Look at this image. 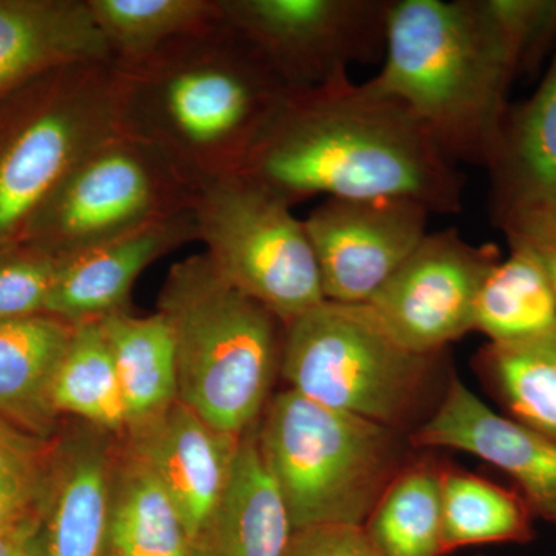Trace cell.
Wrapping results in <instances>:
<instances>
[{"label":"cell","mask_w":556,"mask_h":556,"mask_svg":"<svg viewBox=\"0 0 556 556\" xmlns=\"http://www.w3.org/2000/svg\"><path fill=\"white\" fill-rule=\"evenodd\" d=\"M240 174L294 207L314 197L463 207L464 175L404 104L350 76L291 91Z\"/></svg>","instance_id":"obj_1"},{"label":"cell","mask_w":556,"mask_h":556,"mask_svg":"<svg viewBox=\"0 0 556 556\" xmlns=\"http://www.w3.org/2000/svg\"><path fill=\"white\" fill-rule=\"evenodd\" d=\"M116 65L119 127L197 186L240 174L291 90L225 21Z\"/></svg>","instance_id":"obj_2"},{"label":"cell","mask_w":556,"mask_h":556,"mask_svg":"<svg viewBox=\"0 0 556 556\" xmlns=\"http://www.w3.org/2000/svg\"><path fill=\"white\" fill-rule=\"evenodd\" d=\"M383 58L369 89L404 104L448 160L489 166L518 73L477 0H390Z\"/></svg>","instance_id":"obj_3"},{"label":"cell","mask_w":556,"mask_h":556,"mask_svg":"<svg viewBox=\"0 0 556 556\" xmlns=\"http://www.w3.org/2000/svg\"><path fill=\"white\" fill-rule=\"evenodd\" d=\"M156 313L174 338L178 401L218 431L243 437L280 375L287 325L230 285L204 252L172 266Z\"/></svg>","instance_id":"obj_4"},{"label":"cell","mask_w":556,"mask_h":556,"mask_svg":"<svg viewBox=\"0 0 556 556\" xmlns=\"http://www.w3.org/2000/svg\"><path fill=\"white\" fill-rule=\"evenodd\" d=\"M257 442L292 527H364L405 463L401 431L300 396L278 393Z\"/></svg>","instance_id":"obj_5"},{"label":"cell","mask_w":556,"mask_h":556,"mask_svg":"<svg viewBox=\"0 0 556 556\" xmlns=\"http://www.w3.org/2000/svg\"><path fill=\"white\" fill-rule=\"evenodd\" d=\"M115 62L72 65L0 100V254L84 155L118 134Z\"/></svg>","instance_id":"obj_6"},{"label":"cell","mask_w":556,"mask_h":556,"mask_svg":"<svg viewBox=\"0 0 556 556\" xmlns=\"http://www.w3.org/2000/svg\"><path fill=\"white\" fill-rule=\"evenodd\" d=\"M438 357L402 345L365 303L325 300L287 324L280 376L300 396L404 433Z\"/></svg>","instance_id":"obj_7"},{"label":"cell","mask_w":556,"mask_h":556,"mask_svg":"<svg viewBox=\"0 0 556 556\" xmlns=\"http://www.w3.org/2000/svg\"><path fill=\"white\" fill-rule=\"evenodd\" d=\"M197 195L199 188L159 149L119 130L62 178L21 244L64 262L192 211Z\"/></svg>","instance_id":"obj_8"},{"label":"cell","mask_w":556,"mask_h":556,"mask_svg":"<svg viewBox=\"0 0 556 556\" xmlns=\"http://www.w3.org/2000/svg\"><path fill=\"white\" fill-rule=\"evenodd\" d=\"M193 215L215 269L285 325L325 302L305 223L262 182L244 174L208 181Z\"/></svg>","instance_id":"obj_9"},{"label":"cell","mask_w":556,"mask_h":556,"mask_svg":"<svg viewBox=\"0 0 556 556\" xmlns=\"http://www.w3.org/2000/svg\"><path fill=\"white\" fill-rule=\"evenodd\" d=\"M390 0H218L222 20L291 91L316 89L386 51Z\"/></svg>","instance_id":"obj_10"},{"label":"cell","mask_w":556,"mask_h":556,"mask_svg":"<svg viewBox=\"0 0 556 556\" xmlns=\"http://www.w3.org/2000/svg\"><path fill=\"white\" fill-rule=\"evenodd\" d=\"M501 258L496 244H471L455 228L428 232L365 305L408 350L441 354L473 331L479 291Z\"/></svg>","instance_id":"obj_11"},{"label":"cell","mask_w":556,"mask_h":556,"mask_svg":"<svg viewBox=\"0 0 556 556\" xmlns=\"http://www.w3.org/2000/svg\"><path fill=\"white\" fill-rule=\"evenodd\" d=\"M431 212L405 199H327L303 219L325 300L364 305L427 236Z\"/></svg>","instance_id":"obj_12"},{"label":"cell","mask_w":556,"mask_h":556,"mask_svg":"<svg viewBox=\"0 0 556 556\" xmlns=\"http://www.w3.org/2000/svg\"><path fill=\"white\" fill-rule=\"evenodd\" d=\"M412 448H448L479 457L514 479L535 517L556 525V442L500 415L456 376L433 415L407 434Z\"/></svg>","instance_id":"obj_13"},{"label":"cell","mask_w":556,"mask_h":556,"mask_svg":"<svg viewBox=\"0 0 556 556\" xmlns=\"http://www.w3.org/2000/svg\"><path fill=\"white\" fill-rule=\"evenodd\" d=\"M127 447L141 457L177 507L189 541L211 517L228 484L241 437L223 433L175 401L127 431Z\"/></svg>","instance_id":"obj_14"},{"label":"cell","mask_w":556,"mask_h":556,"mask_svg":"<svg viewBox=\"0 0 556 556\" xmlns=\"http://www.w3.org/2000/svg\"><path fill=\"white\" fill-rule=\"evenodd\" d=\"M192 241H199L193 208L64 260L46 314L79 325L124 313L139 276Z\"/></svg>","instance_id":"obj_15"},{"label":"cell","mask_w":556,"mask_h":556,"mask_svg":"<svg viewBox=\"0 0 556 556\" xmlns=\"http://www.w3.org/2000/svg\"><path fill=\"white\" fill-rule=\"evenodd\" d=\"M113 62L89 0H0V100L72 65Z\"/></svg>","instance_id":"obj_16"},{"label":"cell","mask_w":556,"mask_h":556,"mask_svg":"<svg viewBox=\"0 0 556 556\" xmlns=\"http://www.w3.org/2000/svg\"><path fill=\"white\" fill-rule=\"evenodd\" d=\"M110 437L91 427L51 456L43 507L47 556H102L115 460Z\"/></svg>","instance_id":"obj_17"},{"label":"cell","mask_w":556,"mask_h":556,"mask_svg":"<svg viewBox=\"0 0 556 556\" xmlns=\"http://www.w3.org/2000/svg\"><path fill=\"white\" fill-rule=\"evenodd\" d=\"M252 428L241 437L217 506L190 541V556H285L287 552L294 527Z\"/></svg>","instance_id":"obj_18"},{"label":"cell","mask_w":556,"mask_h":556,"mask_svg":"<svg viewBox=\"0 0 556 556\" xmlns=\"http://www.w3.org/2000/svg\"><path fill=\"white\" fill-rule=\"evenodd\" d=\"M486 169L496 222L521 208L556 207V49L535 93L508 110Z\"/></svg>","instance_id":"obj_19"},{"label":"cell","mask_w":556,"mask_h":556,"mask_svg":"<svg viewBox=\"0 0 556 556\" xmlns=\"http://www.w3.org/2000/svg\"><path fill=\"white\" fill-rule=\"evenodd\" d=\"M75 325L40 316L0 321V420L47 437L56 420L51 383Z\"/></svg>","instance_id":"obj_20"},{"label":"cell","mask_w":556,"mask_h":556,"mask_svg":"<svg viewBox=\"0 0 556 556\" xmlns=\"http://www.w3.org/2000/svg\"><path fill=\"white\" fill-rule=\"evenodd\" d=\"M113 460L102 556H190L174 501L152 468L129 447Z\"/></svg>","instance_id":"obj_21"},{"label":"cell","mask_w":556,"mask_h":556,"mask_svg":"<svg viewBox=\"0 0 556 556\" xmlns=\"http://www.w3.org/2000/svg\"><path fill=\"white\" fill-rule=\"evenodd\" d=\"M101 325L118 375L130 431L178 401L174 338L160 313L139 317L124 311L102 318Z\"/></svg>","instance_id":"obj_22"},{"label":"cell","mask_w":556,"mask_h":556,"mask_svg":"<svg viewBox=\"0 0 556 556\" xmlns=\"http://www.w3.org/2000/svg\"><path fill=\"white\" fill-rule=\"evenodd\" d=\"M473 367L506 416L556 442V328L533 338L486 342Z\"/></svg>","instance_id":"obj_23"},{"label":"cell","mask_w":556,"mask_h":556,"mask_svg":"<svg viewBox=\"0 0 556 556\" xmlns=\"http://www.w3.org/2000/svg\"><path fill=\"white\" fill-rule=\"evenodd\" d=\"M442 547L526 544L535 538L533 514L518 490L484 477L442 466Z\"/></svg>","instance_id":"obj_24"},{"label":"cell","mask_w":556,"mask_h":556,"mask_svg":"<svg viewBox=\"0 0 556 556\" xmlns=\"http://www.w3.org/2000/svg\"><path fill=\"white\" fill-rule=\"evenodd\" d=\"M51 407L56 415L79 417L87 426L126 437V405L101 320L75 325L51 383Z\"/></svg>","instance_id":"obj_25"},{"label":"cell","mask_w":556,"mask_h":556,"mask_svg":"<svg viewBox=\"0 0 556 556\" xmlns=\"http://www.w3.org/2000/svg\"><path fill=\"white\" fill-rule=\"evenodd\" d=\"M507 258L490 269L479 291L473 331L489 342L533 338L556 328V298L535 255L508 243Z\"/></svg>","instance_id":"obj_26"},{"label":"cell","mask_w":556,"mask_h":556,"mask_svg":"<svg viewBox=\"0 0 556 556\" xmlns=\"http://www.w3.org/2000/svg\"><path fill=\"white\" fill-rule=\"evenodd\" d=\"M441 475L433 460L407 463L387 486L364 525L380 556H445Z\"/></svg>","instance_id":"obj_27"},{"label":"cell","mask_w":556,"mask_h":556,"mask_svg":"<svg viewBox=\"0 0 556 556\" xmlns=\"http://www.w3.org/2000/svg\"><path fill=\"white\" fill-rule=\"evenodd\" d=\"M113 62L137 64L222 20L218 0H89Z\"/></svg>","instance_id":"obj_28"},{"label":"cell","mask_w":556,"mask_h":556,"mask_svg":"<svg viewBox=\"0 0 556 556\" xmlns=\"http://www.w3.org/2000/svg\"><path fill=\"white\" fill-rule=\"evenodd\" d=\"M518 76L533 75L556 49V0H477Z\"/></svg>","instance_id":"obj_29"},{"label":"cell","mask_w":556,"mask_h":556,"mask_svg":"<svg viewBox=\"0 0 556 556\" xmlns=\"http://www.w3.org/2000/svg\"><path fill=\"white\" fill-rule=\"evenodd\" d=\"M60 260L17 244L0 254V321L46 314Z\"/></svg>","instance_id":"obj_30"},{"label":"cell","mask_w":556,"mask_h":556,"mask_svg":"<svg viewBox=\"0 0 556 556\" xmlns=\"http://www.w3.org/2000/svg\"><path fill=\"white\" fill-rule=\"evenodd\" d=\"M496 223L507 243L521 244L535 255L556 298V207L521 208Z\"/></svg>","instance_id":"obj_31"},{"label":"cell","mask_w":556,"mask_h":556,"mask_svg":"<svg viewBox=\"0 0 556 556\" xmlns=\"http://www.w3.org/2000/svg\"><path fill=\"white\" fill-rule=\"evenodd\" d=\"M285 556H380L364 527L318 525L292 532Z\"/></svg>","instance_id":"obj_32"},{"label":"cell","mask_w":556,"mask_h":556,"mask_svg":"<svg viewBox=\"0 0 556 556\" xmlns=\"http://www.w3.org/2000/svg\"><path fill=\"white\" fill-rule=\"evenodd\" d=\"M49 455L38 439L0 420V477L39 463Z\"/></svg>","instance_id":"obj_33"},{"label":"cell","mask_w":556,"mask_h":556,"mask_svg":"<svg viewBox=\"0 0 556 556\" xmlns=\"http://www.w3.org/2000/svg\"><path fill=\"white\" fill-rule=\"evenodd\" d=\"M0 556H47L43 508L0 530Z\"/></svg>","instance_id":"obj_34"}]
</instances>
